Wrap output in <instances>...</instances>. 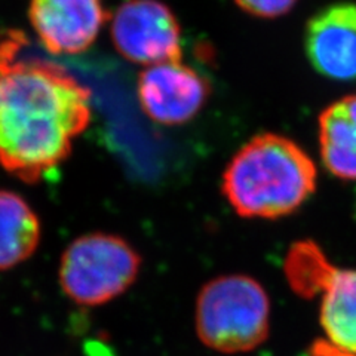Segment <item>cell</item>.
<instances>
[{
  "label": "cell",
  "mask_w": 356,
  "mask_h": 356,
  "mask_svg": "<svg viewBox=\"0 0 356 356\" xmlns=\"http://www.w3.org/2000/svg\"><path fill=\"white\" fill-rule=\"evenodd\" d=\"M0 39V165L36 183L63 163L91 122V92L64 67Z\"/></svg>",
  "instance_id": "6da1fadb"
},
{
  "label": "cell",
  "mask_w": 356,
  "mask_h": 356,
  "mask_svg": "<svg viewBox=\"0 0 356 356\" xmlns=\"http://www.w3.org/2000/svg\"><path fill=\"white\" fill-rule=\"evenodd\" d=\"M316 188V168L293 140L260 134L233 156L222 193L242 217L275 220L294 213Z\"/></svg>",
  "instance_id": "7a4b0ae2"
},
{
  "label": "cell",
  "mask_w": 356,
  "mask_h": 356,
  "mask_svg": "<svg viewBox=\"0 0 356 356\" xmlns=\"http://www.w3.org/2000/svg\"><path fill=\"white\" fill-rule=\"evenodd\" d=\"M270 302L250 276L216 277L196 302V331L205 346L221 353L250 352L269 336Z\"/></svg>",
  "instance_id": "3957f363"
},
{
  "label": "cell",
  "mask_w": 356,
  "mask_h": 356,
  "mask_svg": "<svg viewBox=\"0 0 356 356\" xmlns=\"http://www.w3.org/2000/svg\"><path fill=\"white\" fill-rule=\"evenodd\" d=\"M141 259L119 236L91 233L73 241L61 257L64 294L82 306H99L119 297L137 280Z\"/></svg>",
  "instance_id": "277c9868"
},
{
  "label": "cell",
  "mask_w": 356,
  "mask_h": 356,
  "mask_svg": "<svg viewBox=\"0 0 356 356\" xmlns=\"http://www.w3.org/2000/svg\"><path fill=\"white\" fill-rule=\"evenodd\" d=\"M111 40L128 61L156 65L181 61V29L159 0H127L111 18Z\"/></svg>",
  "instance_id": "5b68a950"
},
{
  "label": "cell",
  "mask_w": 356,
  "mask_h": 356,
  "mask_svg": "<svg viewBox=\"0 0 356 356\" xmlns=\"http://www.w3.org/2000/svg\"><path fill=\"white\" fill-rule=\"evenodd\" d=\"M140 104L152 120L181 125L192 120L211 94L209 82L181 61L150 65L138 77Z\"/></svg>",
  "instance_id": "8992f818"
},
{
  "label": "cell",
  "mask_w": 356,
  "mask_h": 356,
  "mask_svg": "<svg viewBox=\"0 0 356 356\" xmlns=\"http://www.w3.org/2000/svg\"><path fill=\"white\" fill-rule=\"evenodd\" d=\"M30 24L52 55H74L97 40L108 21L102 0H31Z\"/></svg>",
  "instance_id": "52a82bcc"
},
{
  "label": "cell",
  "mask_w": 356,
  "mask_h": 356,
  "mask_svg": "<svg viewBox=\"0 0 356 356\" xmlns=\"http://www.w3.org/2000/svg\"><path fill=\"white\" fill-rule=\"evenodd\" d=\"M305 48L319 74L339 82L356 81V3H334L312 17Z\"/></svg>",
  "instance_id": "ba28073f"
},
{
  "label": "cell",
  "mask_w": 356,
  "mask_h": 356,
  "mask_svg": "<svg viewBox=\"0 0 356 356\" xmlns=\"http://www.w3.org/2000/svg\"><path fill=\"white\" fill-rule=\"evenodd\" d=\"M319 149L325 168L356 180V94L328 106L319 116Z\"/></svg>",
  "instance_id": "9c48e42d"
},
{
  "label": "cell",
  "mask_w": 356,
  "mask_h": 356,
  "mask_svg": "<svg viewBox=\"0 0 356 356\" xmlns=\"http://www.w3.org/2000/svg\"><path fill=\"white\" fill-rule=\"evenodd\" d=\"M40 241V222L19 195L0 191V270L26 261Z\"/></svg>",
  "instance_id": "30bf717a"
},
{
  "label": "cell",
  "mask_w": 356,
  "mask_h": 356,
  "mask_svg": "<svg viewBox=\"0 0 356 356\" xmlns=\"http://www.w3.org/2000/svg\"><path fill=\"white\" fill-rule=\"evenodd\" d=\"M321 325L328 341L356 353V270L336 267L322 293Z\"/></svg>",
  "instance_id": "8fae6325"
},
{
  "label": "cell",
  "mask_w": 356,
  "mask_h": 356,
  "mask_svg": "<svg viewBox=\"0 0 356 356\" xmlns=\"http://www.w3.org/2000/svg\"><path fill=\"white\" fill-rule=\"evenodd\" d=\"M284 270L289 286L297 296L315 298L324 293L336 266L328 261L315 242L300 241L289 248Z\"/></svg>",
  "instance_id": "7c38bea8"
},
{
  "label": "cell",
  "mask_w": 356,
  "mask_h": 356,
  "mask_svg": "<svg viewBox=\"0 0 356 356\" xmlns=\"http://www.w3.org/2000/svg\"><path fill=\"white\" fill-rule=\"evenodd\" d=\"M297 2L298 0H235L243 13L269 19L286 15Z\"/></svg>",
  "instance_id": "4fadbf2b"
},
{
  "label": "cell",
  "mask_w": 356,
  "mask_h": 356,
  "mask_svg": "<svg viewBox=\"0 0 356 356\" xmlns=\"http://www.w3.org/2000/svg\"><path fill=\"white\" fill-rule=\"evenodd\" d=\"M310 356H356L355 352L341 349L328 340H316L312 343Z\"/></svg>",
  "instance_id": "5bb4252c"
},
{
  "label": "cell",
  "mask_w": 356,
  "mask_h": 356,
  "mask_svg": "<svg viewBox=\"0 0 356 356\" xmlns=\"http://www.w3.org/2000/svg\"><path fill=\"white\" fill-rule=\"evenodd\" d=\"M355 214H356V200H355Z\"/></svg>",
  "instance_id": "9a60e30c"
}]
</instances>
